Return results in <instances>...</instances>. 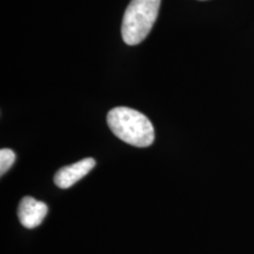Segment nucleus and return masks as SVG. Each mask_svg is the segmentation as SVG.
<instances>
[{
  "instance_id": "nucleus-2",
  "label": "nucleus",
  "mask_w": 254,
  "mask_h": 254,
  "mask_svg": "<svg viewBox=\"0 0 254 254\" xmlns=\"http://www.w3.org/2000/svg\"><path fill=\"white\" fill-rule=\"evenodd\" d=\"M161 0H132L127 6L122 25V36L127 45H138L157 20Z\"/></svg>"
},
{
  "instance_id": "nucleus-3",
  "label": "nucleus",
  "mask_w": 254,
  "mask_h": 254,
  "mask_svg": "<svg viewBox=\"0 0 254 254\" xmlns=\"http://www.w3.org/2000/svg\"><path fill=\"white\" fill-rule=\"evenodd\" d=\"M95 166L93 158H85L78 163L62 167L55 176V184L60 189H69L75 183L82 179Z\"/></svg>"
},
{
  "instance_id": "nucleus-1",
  "label": "nucleus",
  "mask_w": 254,
  "mask_h": 254,
  "mask_svg": "<svg viewBox=\"0 0 254 254\" xmlns=\"http://www.w3.org/2000/svg\"><path fill=\"white\" fill-rule=\"evenodd\" d=\"M107 124L120 140L135 147H147L154 141V127L150 119L129 107H116L107 114Z\"/></svg>"
},
{
  "instance_id": "nucleus-5",
  "label": "nucleus",
  "mask_w": 254,
  "mask_h": 254,
  "mask_svg": "<svg viewBox=\"0 0 254 254\" xmlns=\"http://www.w3.org/2000/svg\"><path fill=\"white\" fill-rule=\"evenodd\" d=\"M15 161V153L9 148L0 150V174L4 176Z\"/></svg>"
},
{
  "instance_id": "nucleus-4",
  "label": "nucleus",
  "mask_w": 254,
  "mask_h": 254,
  "mask_svg": "<svg viewBox=\"0 0 254 254\" xmlns=\"http://www.w3.org/2000/svg\"><path fill=\"white\" fill-rule=\"evenodd\" d=\"M47 211L49 208L45 202L36 200L32 196H25L21 199L18 207L19 221L24 227L34 228L44 221Z\"/></svg>"
}]
</instances>
